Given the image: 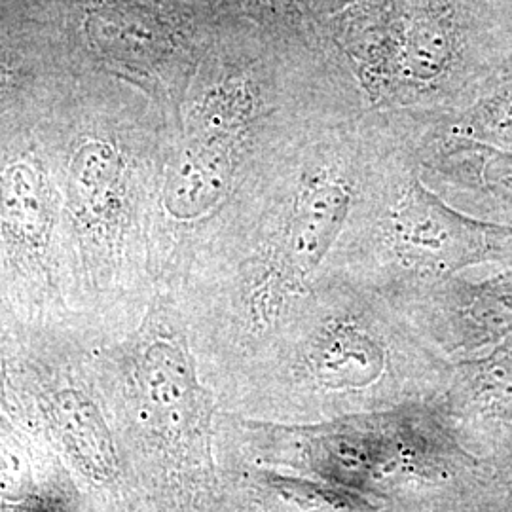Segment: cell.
Masks as SVG:
<instances>
[{"label": "cell", "mask_w": 512, "mask_h": 512, "mask_svg": "<svg viewBox=\"0 0 512 512\" xmlns=\"http://www.w3.org/2000/svg\"><path fill=\"white\" fill-rule=\"evenodd\" d=\"M387 124L349 249L433 277L482 262H512L511 224L473 219L452 209L421 183L420 164L412 160L403 133L397 137L395 124L389 118Z\"/></svg>", "instance_id": "cell-1"}, {"label": "cell", "mask_w": 512, "mask_h": 512, "mask_svg": "<svg viewBox=\"0 0 512 512\" xmlns=\"http://www.w3.org/2000/svg\"><path fill=\"white\" fill-rule=\"evenodd\" d=\"M245 160L203 143L184 141L167 167L162 205L169 219L194 222L215 211L226 200Z\"/></svg>", "instance_id": "cell-2"}, {"label": "cell", "mask_w": 512, "mask_h": 512, "mask_svg": "<svg viewBox=\"0 0 512 512\" xmlns=\"http://www.w3.org/2000/svg\"><path fill=\"white\" fill-rule=\"evenodd\" d=\"M421 167L435 171L444 183L512 207V152L429 129V139L408 141Z\"/></svg>", "instance_id": "cell-3"}, {"label": "cell", "mask_w": 512, "mask_h": 512, "mask_svg": "<svg viewBox=\"0 0 512 512\" xmlns=\"http://www.w3.org/2000/svg\"><path fill=\"white\" fill-rule=\"evenodd\" d=\"M306 365L319 382L332 387L370 384L384 370V342L355 319H332L311 336Z\"/></svg>", "instance_id": "cell-4"}, {"label": "cell", "mask_w": 512, "mask_h": 512, "mask_svg": "<svg viewBox=\"0 0 512 512\" xmlns=\"http://www.w3.org/2000/svg\"><path fill=\"white\" fill-rule=\"evenodd\" d=\"M429 128L512 152V59H503L461 107L429 118Z\"/></svg>", "instance_id": "cell-5"}, {"label": "cell", "mask_w": 512, "mask_h": 512, "mask_svg": "<svg viewBox=\"0 0 512 512\" xmlns=\"http://www.w3.org/2000/svg\"><path fill=\"white\" fill-rule=\"evenodd\" d=\"M52 198L44 171L18 160L0 173V234L18 247L37 249L50 236Z\"/></svg>", "instance_id": "cell-6"}, {"label": "cell", "mask_w": 512, "mask_h": 512, "mask_svg": "<svg viewBox=\"0 0 512 512\" xmlns=\"http://www.w3.org/2000/svg\"><path fill=\"white\" fill-rule=\"evenodd\" d=\"M86 29L101 50L122 59L150 61L164 48L160 29L137 10L120 6L93 10L86 21Z\"/></svg>", "instance_id": "cell-7"}, {"label": "cell", "mask_w": 512, "mask_h": 512, "mask_svg": "<svg viewBox=\"0 0 512 512\" xmlns=\"http://www.w3.org/2000/svg\"><path fill=\"white\" fill-rule=\"evenodd\" d=\"M124 160L105 139H88L76 148L69 165V183L76 198L92 211H105L120 190Z\"/></svg>", "instance_id": "cell-8"}]
</instances>
